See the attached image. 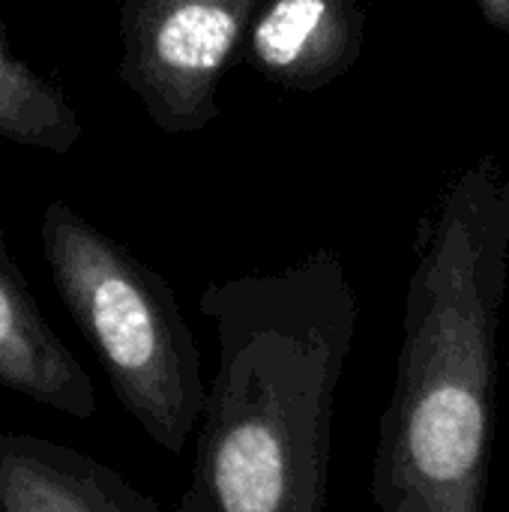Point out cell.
<instances>
[{
  "label": "cell",
  "instance_id": "8",
  "mask_svg": "<svg viewBox=\"0 0 509 512\" xmlns=\"http://www.w3.org/2000/svg\"><path fill=\"white\" fill-rule=\"evenodd\" d=\"M0 138L48 153H69L81 120L66 96L30 69L0 33Z\"/></svg>",
  "mask_w": 509,
  "mask_h": 512
},
{
  "label": "cell",
  "instance_id": "2",
  "mask_svg": "<svg viewBox=\"0 0 509 512\" xmlns=\"http://www.w3.org/2000/svg\"><path fill=\"white\" fill-rule=\"evenodd\" d=\"M507 288L509 174L483 156L441 192L417 240L369 483L378 512L486 510Z\"/></svg>",
  "mask_w": 509,
  "mask_h": 512
},
{
  "label": "cell",
  "instance_id": "1",
  "mask_svg": "<svg viewBox=\"0 0 509 512\" xmlns=\"http://www.w3.org/2000/svg\"><path fill=\"white\" fill-rule=\"evenodd\" d=\"M201 312L216 369L171 512H324L333 411L360 324L342 258L315 249L282 270L210 282Z\"/></svg>",
  "mask_w": 509,
  "mask_h": 512
},
{
  "label": "cell",
  "instance_id": "10",
  "mask_svg": "<svg viewBox=\"0 0 509 512\" xmlns=\"http://www.w3.org/2000/svg\"><path fill=\"white\" fill-rule=\"evenodd\" d=\"M0 270L3 273H12V276H21V270H18V264L9 258V252H6V243H3V237H0Z\"/></svg>",
  "mask_w": 509,
  "mask_h": 512
},
{
  "label": "cell",
  "instance_id": "6",
  "mask_svg": "<svg viewBox=\"0 0 509 512\" xmlns=\"http://www.w3.org/2000/svg\"><path fill=\"white\" fill-rule=\"evenodd\" d=\"M0 512H171L99 459L51 438L0 432Z\"/></svg>",
  "mask_w": 509,
  "mask_h": 512
},
{
  "label": "cell",
  "instance_id": "4",
  "mask_svg": "<svg viewBox=\"0 0 509 512\" xmlns=\"http://www.w3.org/2000/svg\"><path fill=\"white\" fill-rule=\"evenodd\" d=\"M258 0H123L120 78L168 135L219 117V81L243 45Z\"/></svg>",
  "mask_w": 509,
  "mask_h": 512
},
{
  "label": "cell",
  "instance_id": "7",
  "mask_svg": "<svg viewBox=\"0 0 509 512\" xmlns=\"http://www.w3.org/2000/svg\"><path fill=\"white\" fill-rule=\"evenodd\" d=\"M0 387L72 420L96 414L87 369L48 327L21 276L0 270Z\"/></svg>",
  "mask_w": 509,
  "mask_h": 512
},
{
  "label": "cell",
  "instance_id": "3",
  "mask_svg": "<svg viewBox=\"0 0 509 512\" xmlns=\"http://www.w3.org/2000/svg\"><path fill=\"white\" fill-rule=\"evenodd\" d=\"M39 240L51 282L117 402L150 441L183 456L204 414L207 381L171 285L63 201L45 207Z\"/></svg>",
  "mask_w": 509,
  "mask_h": 512
},
{
  "label": "cell",
  "instance_id": "9",
  "mask_svg": "<svg viewBox=\"0 0 509 512\" xmlns=\"http://www.w3.org/2000/svg\"><path fill=\"white\" fill-rule=\"evenodd\" d=\"M480 15L501 33H509V0H474Z\"/></svg>",
  "mask_w": 509,
  "mask_h": 512
},
{
  "label": "cell",
  "instance_id": "5",
  "mask_svg": "<svg viewBox=\"0 0 509 512\" xmlns=\"http://www.w3.org/2000/svg\"><path fill=\"white\" fill-rule=\"evenodd\" d=\"M363 39L360 0H258L240 48L264 78L315 93L354 69Z\"/></svg>",
  "mask_w": 509,
  "mask_h": 512
}]
</instances>
